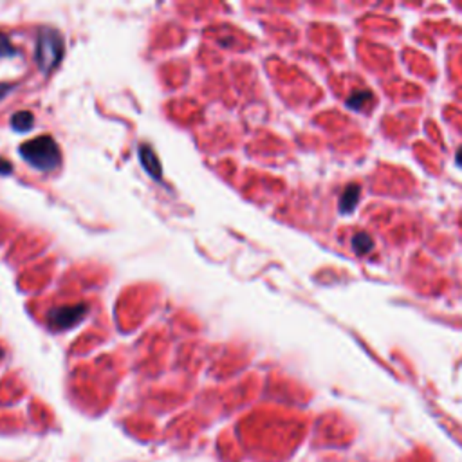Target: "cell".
<instances>
[{
	"label": "cell",
	"mask_w": 462,
	"mask_h": 462,
	"mask_svg": "<svg viewBox=\"0 0 462 462\" xmlns=\"http://www.w3.org/2000/svg\"><path fill=\"white\" fill-rule=\"evenodd\" d=\"M17 55V49L13 47L11 40L6 37L4 33H0V58H6V56H13Z\"/></svg>",
	"instance_id": "9c48e42d"
},
{
	"label": "cell",
	"mask_w": 462,
	"mask_h": 462,
	"mask_svg": "<svg viewBox=\"0 0 462 462\" xmlns=\"http://www.w3.org/2000/svg\"><path fill=\"white\" fill-rule=\"evenodd\" d=\"M64 38L56 29H42L37 38V51L35 60L44 73H49L60 64L64 56Z\"/></svg>",
	"instance_id": "7a4b0ae2"
},
{
	"label": "cell",
	"mask_w": 462,
	"mask_h": 462,
	"mask_svg": "<svg viewBox=\"0 0 462 462\" xmlns=\"http://www.w3.org/2000/svg\"><path fill=\"white\" fill-rule=\"evenodd\" d=\"M20 156L29 165L38 170H55L60 165V148L56 141L49 136H40L37 139L24 143L20 147Z\"/></svg>",
	"instance_id": "6da1fadb"
},
{
	"label": "cell",
	"mask_w": 462,
	"mask_h": 462,
	"mask_svg": "<svg viewBox=\"0 0 462 462\" xmlns=\"http://www.w3.org/2000/svg\"><path fill=\"white\" fill-rule=\"evenodd\" d=\"M374 242H372L371 235L366 233H357L353 238V249L356 255H366V253L372 251Z\"/></svg>",
	"instance_id": "52a82bcc"
},
{
	"label": "cell",
	"mask_w": 462,
	"mask_h": 462,
	"mask_svg": "<svg viewBox=\"0 0 462 462\" xmlns=\"http://www.w3.org/2000/svg\"><path fill=\"white\" fill-rule=\"evenodd\" d=\"M33 125H35V118H33L31 112H17L11 119V127L19 132H28Z\"/></svg>",
	"instance_id": "ba28073f"
},
{
	"label": "cell",
	"mask_w": 462,
	"mask_h": 462,
	"mask_svg": "<svg viewBox=\"0 0 462 462\" xmlns=\"http://www.w3.org/2000/svg\"><path fill=\"white\" fill-rule=\"evenodd\" d=\"M357 199H359V186L357 184H350L344 192L341 199H339V211L341 213H350L354 208L357 206Z\"/></svg>",
	"instance_id": "5b68a950"
},
{
	"label": "cell",
	"mask_w": 462,
	"mask_h": 462,
	"mask_svg": "<svg viewBox=\"0 0 462 462\" xmlns=\"http://www.w3.org/2000/svg\"><path fill=\"white\" fill-rule=\"evenodd\" d=\"M8 172H11V165L8 163V161L0 159V174L4 175V174H8Z\"/></svg>",
	"instance_id": "30bf717a"
},
{
	"label": "cell",
	"mask_w": 462,
	"mask_h": 462,
	"mask_svg": "<svg viewBox=\"0 0 462 462\" xmlns=\"http://www.w3.org/2000/svg\"><path fill=\"white\" fill-rule=\"evenodd\" d=\"M89 312V307L80 303V305H65V307H56L49 312V325L53 329H69L74 327L76 323L85 318V314Z\"/></svg>",
	"instance_id": "3957f363"
},
{
	"label": "cell",
	"mask_w": 462,
	"mask_h": 462,
	"mask_svg": "<svg viewBox=\"0 0 462 462\" xmlns=\"http://www.w3.org/2000/svg\"><path fill=\"white\" fill-rule=\"evenodd\" d=\"M139 159H141V165L145 166L148 174L154 179H161V163L157 159L156 152L148 147L139 148Z\"/></svg>",
	"instance_id": "277c9868"
},
{
	"label": "cell",
	"mask_w": 462,
	"mask_h": 462,
	"mask_svg": "<svg viewBox=\"0 0 462 462\" xmlns=\"http://www.w3.org/2000/svg\"><path fill=\"white\" fill-rule=\"evenodd\" d=\"M372 103V92L371 91H356L353 92L347 100V105L353 110H362Z\"/></svg>",
	"instance_id": "8992f818"
},
{
	"label": "cell",
	"mask_w": 462,
	"mask_h": 462,
	"mask_svg": "<svg viewBox=\"0 0 462 462\" xmlns=\"http://www.w3.org/2000/svg\"><path fill=\"white\" fill-rule=\"evenodd\" d=\"M10 85H4V83H0V98H4L8 92H10Z\"/></svg>",
	"instance_id": "8fae6325"
},
{
	"label": "cell",
	"mask_w": 462,
	"mask_h": 462,
	"mask_svg": "<svg viewBox=\"0 0 462 462\" xmlns=\"http://www.w3.org/2000/svg\"><path fill=\"white\" fill-rule=\"evenodd\" d=\"M455 161H457V165L462 168V148H459L457 154H455Z\"/></svg>",
	"instance_id": "7c38bea8"
}]
</instances>
